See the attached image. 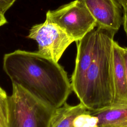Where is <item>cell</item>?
Returning <instances> with one entry per match:
<instances>
[{"label": "cell", "instance_id": "cell-5", "mask_svg": "<svg viewBox=\"0 0 127 127\" xmlns=\"http://www.w3.org/2000/svg\"><path fill=\"white\" fill-rule=\"evenodd\" d=\"M27 37L37 42L39 54L58 63L67 48L74 42L47 18L43 23L33 25Z\"/></svg>", "mask_w": 127, "mask_h": 127}, {"label": "cell", "instance_id": "cell-15", "mask_svg": "<svg viewBox=\"0 0 127 127\" xmlns=\"http://www.w3.org/2000/svg\"><path fill=\"white\" fill-rule=\"evenodd\" d=\"M123 56L124 64H125L127 83V48H123Z\"/></svg>", "mask_w": 127, "mask_h": 127}, {"label": "cell", "instance_id": "cell-6", "mask_svg": "<svg viewBox=\"0 0 127 127\" xmlns=\"http://www.w3.org/2000/svg\"><path fill=\"white\" fill-rule=\"evenodd\" d=\"M97 27L86 34L77 43V54L74 71L71 78L72 90L77 97L82 96L86 72L93 60L98 36Z\"/></svg>", "mask_w": 127, "mask_h": 127}, {"label": "cell", "instance_id": "cell-8", "mask_svg": "<svg viewBox=\"0 0 127 127\" xmlns=\"http://www.w3.org/2000/svg\"><path fill=\"white\" fill-rule=\"evenodd\" d=\"M113 67L114 99L112 106L127 104V83L123 47L115 41L113 44Z\"/></svg>", "mask_w": 127, "mask_h": 127}, {"label": "cell", "instance_id": "cell-18", "mask_svg": "<svg viewBox=\"0 0 127 127\" xmlns=\"http://www.w3.org/2000/svg\"></svg>", "mask_w": 127, "mask_h": 127}, {"label": "cell", "instance_id": "cell-10", "mask_svg": "<svg viewBox=\"0 0 127 127\" xmlns=\"http://www.w3.org/2000/svg\"><path fill=\"white\" fill-rule=\"evenodd\" d=\"M89 112V110L80 102L75 106H70L65 102L54 110L50 127H74L75 119Z\"/></svg>", "mask_w": 127, "mask_h": 127}, {"label": "cell", "instance_id": "cell-17", "mask_svg": "<svg viewBox=\"0 0 127 127\" xmlns=\"http://www.w3.org/2000/svg\"><path fill=\"white\" fill-rule=\"evenodd\" d=\"M118 1L123 8L125 7L127 5V0H118Z\"/></svg>", "mask_w": 127, "mask_h": 127}, {"label": "cell", "instance_id": "cell-12", "mask_svg": "<svg viewBox=\"0 0 127 127\" xmlns=\"http://www.w3.org/2000/svg\"><path fill=\"white\" fill-rule=\"evenodd\" d=\"M74 127H98V119L90 111L78 116L73 123Z\"/></svg>", "mask_w": 127, "mask_h": 127}, {"label": "cell", "instance_id": "cell-16", "mask_svg": "<svg viewBox=\"0 0 127 127\" xmlns=\"http://www.w3.org/2000/svg\"><path fill=\"white\" fill-rule=\"evenodd\" d=\"M7 23V20L4 16V14L0 12V27Z\"/></svg>", "mask_w": 127, "mask_h": 127}, {"label": "cell", "instance_id": "cell-7", "mask_svg": "<svg viewBox=\"0 0 127 127\" xmlns=\"http://www.w3.org/2000/svg\"><path fill=\"white\" fill-rule=\"evenodd\" d=\"M97 26L117 32L123 22L121 5L116 0H82Z\"/></svg>", "mask_w": 127, "mask_h": 127}, {"label": "cell", "instance_id": "cell-13", "mask_svg": "<svg viewBox=\"0 0 127 127\" xmlns=\"http://www.w3.org/2000/svg\"><path fill=\"white\" fill-rule=\"evenodd\" d=\"M16 0H0V12L4 14Z\"/></svg>", "mask_w": 127, "mask_h": 127}, {"label": "cell", "instance_id": "cell-14", "mask_svg": "<svg viewBox=\"0 0 127 127\" xmlns=\"http://www.w3.org/2000/svg\"><path fill=\"white\" fill-rule=\"evenodd\" d=\"M124 16L123 18L124 30L127 35V5L124 8Z\"/></svg>", "mask_w": 127, "mask_h": 127}, {"label": "cell", "instance_id": "cell-3", "mask_svg": "<svg viewBox=\"0 0 127 127\" xmlns=\"http://www.w3.org/2000/svg\"><path fill=\"white\" fill-rule=\"evenodd\" d=\"M8 105V127H50L54 110L14 84Z\"/></svg>", "mask_w": 127, "mask_h": 127}, {"label": "cell", "instance_id": "cell-11", "mask_svg": "<svg viewBox=\"0 0 127 127\" xmlns=\"http://www.w3.org/2000/svg\"><path fill=\"white\" fill-rule=\"evenodd\" d=\"M8 96L0 86V127H8Z\"/></svg>", "mask_w": 127, "mask_h": 127}, {"label": "cell", "instance_id": "cell-1", "mask_svg": "<svg viewBox=\"0 0 127 127\" xmlns=\"http://www.w3.org/2000/svg\"><path fill=\"white\" fill-rule=\"evenodd\" d=\"M2 65L12 84L54 110L66 102L72 91L63 67L37 52L17 50L6 54Z\"/></svg>", "mask_w": 127, "mask_h": 127}, {"label": "cell", "instance_id": "cell-2", "mask_svg": "<svg viewBox=\"0 0 127 127\" xmlns=\"http://www.w3.org/2000/svg\"><path fill=\"white\" fill-rule=\"evenodd\" d=\"M99 29L94 57L86 74L79 99L89 110L96 111L112 106L114 99L113 44L117 32Z\"/></svg>", "mask_w": 127, "mask_h": 127}, {"label": "cell", "instance_id": "cell-9", "mask_svg": "<svg viewBox=\"0 0 127 127\" xmlns=\"http://www.w3.org/2000/svg\"><path fill=\"white\" fill-rule=\"evenodd\" d=\"M90 111L97 118L98 127H127V104Z\"/></svg>", "mask_w": 127, "mask_h": 127}, {"label": "cell", "instance_id": "cell-4", "mask_svg": "<svg viewBox=\"0 0 127 127\" xmlns=\"http://www.w3.org/2000/svg\"><path fill=\"white\" fill-rule=\"evenodd\" d=\"M46 18L59 26L74 42L81 40L97 26L96 22L82 0H75L54 10Z\"/></svg>", "mask_w": 127, "mask_h": 127}]
</instances>
